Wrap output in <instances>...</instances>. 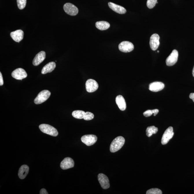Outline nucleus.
Returning a JSON list of instances; mask_svg holds the SVG:
<instances>
[{
	"mask_svg": "<svg viewBox=\"0 0 194 194\" xmlns=\"http://www.w3.org/2000/svg\"><path fill=\"white\" fill-rule=\"evenodd\" d=\"M125 139L122 136H119L114 139L110 146V151L115 152L120 149L125 143Z\"/></svg>",
	"mask_w": 194,
	"mask_h": 194,
	"instance_id": "1",
	"label": "nucleus"
},
{
	"mask_svg": "<svg viewBox=\"0 0 194 194\" xmlns=\"http://www.w3.org/2000/svg\"><path fill=\"white\" fill-rule=\"evenodd\" d=\"M39 127L40 130L42 132L49 135L56 137L58 134V132L57 129L49 124H41L39 125Z\"/></svg>",
	"mask_w": 194,
	"mask_h": 194,
	"instance_id": "2",
	"label": "nucleus"
},
{
	"mask_svg": "<svg viewBox=\"0 0 194 194\" xmlns=\"http://www.w3.org/2000/svg\"><path fill=\"white\" fill-rule=\"evenodd\" d=\"M50 95L51 93L48 90H43L38 94L34 102L35 104H41L48 100Z\"/></svg>",
	"mask_w": 194,
	"mask_h": 194,
	"instance_id": "3",
	"label": "nucleus"
},
{
	"mask_svg": "<svg viewBox=\"0 0 194 194\" xmlns=\"http://www.w3.org/2000/svg\"><path fill=\"white\" fill-rule=\"evenodd\" d=\"M173 128L170 127L167 129L163 134L161 143L162 145H166L168 143L170 139L172 138L174 136Z\"/></svg>",
	"mask_w": 194,
	"mask_h": 194,
	"instance_id": "4",
	"label": "nucleus"
},
{
	"mask_svg": "<svg viewBox=\"0 0 194 194\" xmlns=\"http://www.w3.org/2000/svg\"><path fill=\"white\" fill-rule=\"evenodd\" d=\"M97 136L93 134L85 135L81 138V141L87 146L93 145L97 142Z\"/></svg>",
	"mask_w": 194,
	"mask_h": 194,
	"instance_id": "5",
	"label": "nucleus"
},
{
	"mask_svg": "<svg viewBox=\"0 0 194 194\" xmlns=\"http://www.w3.org/2000/svg\"><path fill=\"white\" fill-rule=\"evenodd\" d=\"M119 49L120 51L124 53H128L134 49V45L132 43L128 41H123L119 44Z\"/></svg>",
	"mask_w": 194,
	"mask_h": 194,
	"instance_id": "6",
	"label": "nucleus"
},
{
	"mask_svg": "<svg viewBox=\"0 0 194 194\" xmlns=\"http://www.w3.org/2000/svg\"><path fill=\"white\" fill-rule=\"evenodd\" d=\"M64 11L67 14L71 16H75L78 14V9L73 4L70 3H66L63 6Z\"/></svg>",
	"mask_w": 194,
	"mask_h": 194,
	"instance_id": "7",
	"label": "nucleus"
},
{
	"mask_svg": "<svg viewBox=\"0 0 194 194\" xmlns=\"http://www.w3.org/2000/svg\"><path fill=\"white\" fill-rule=\"evenodd\" d=\"M178 57V51L176 50H173L166 60L167 66H171L175 64L177 62Z\"/></svg>",
	"mask_w": 194,
	"mask_h": 194,
	"instance_id": "8",
	"label": "nucleus"
},
{
	"mask_svg": "<svg viewBox=\"0 0 194 194\" xmlns=\"http://www.w3.org/2000/svg\"><path fill=\"white\" fill-rule=\"evenodd\" d=\"M99 85L96 81L93 79H88L86 83V88L88 93H93L97 90Z\"/></svg>",
	"mask_w": 194,
	"mask_h": 194,
	"instance_id": "9",
	"label": "nucleus"
},
{
	"mask_svg": "<svg viewBox=\"0 0 194 194\" xmlns=\"http://www.w3.org/2000/svg\"><path fill=\"white\" fill-rule=\"evenodd\" d=\"M12 76L16 80H22L26 78L27 75L24 69L19 68L13 71L12 73Z\"/></svg>",
	"mask_w": 194,
	"mask_h": 194,
	"instance_id": "10",
	"label": "nucleus"
},
{
	"mask_svg": "<svg viewBox=\"0 0 194 194\" xmlns=\"http://www.w3.org/2000/svg\"><path fill=\"white\" fill-rule=\"evenodd\" d=\"M98 180L103 189H107L110 187L109 179L105 174L103 173L99 174L98 175Z\"/></svg>",
	"mask_w": 194,
	"mask_h": 194,
	"instance_id": "11",
	"label": "nucleus"
},
{
	"mask_svg": "<svg viewBox=\"0 0 194 194\" xmlns=\"http://www.w3.org/2000/svg\"><path fill=\"white\" fill-rule=\"evenodd\" d=\"M160 37L158 34H155L150 37L149 45L151 49L155 51L157 49L160 45Z\"/></svg>",
	"mask_w": 194,
	"mask_h": 194,
	"instance_id": "12",
	"label": "nucleus"
},
{
	"mask_svg": "<svg viewBox=\"0 0 194 194\" xmlns=\"http://www.w3.org/2000/svg\"><path fill=\"white\" fill-rule=\"evenodd\" d=\"M74 164L75 163L72 158H66L61 162L60 166L62 169L66 170L73 168Z\"/></svg>",
	"mask_w": 194,
	"mask_h": 194,
	"instance_id": "13",
	"label": "nucleus"
},
{
	"mask_svg": "<svg viewBox=\"0 0 194 194\" xmlns=\"http://www.w3.org/2000/svg\"><path fill=\"white\" fill-rule=\"evenodd\" d=\"M165 87L164 84L160 82H155L149 84V89L150 91L157 92L163 89Z\"/></svg>",
	"mask_w": 194,
	"mask_h": 194,
	"instance_id": "14",
	"label": "nucleus"
},
{
	"mask_svg": "<svg viewBox=\"0 0 194 194\" xmlns=\"http://www.w3.org/2000/svg\"><path fill=\"white\" fill-rule=\"evenodd\" d=\"M10 35L14 41L19 43L23 39L24 36V32L21 29H19L11 32Z\"/></svg>",
	"mask_w": 194,
	"mask_h": 194,
	"instance_id": "15",
	"label": "nucleus"
},
{
	"mask_svg": "<svg viewBox=\"0 0 194 194\" xmlns=\"http://www.w3.org/2000/svg\"><path fill=\"white\" fill-rule=\"evenodd\" d=\"M46 58V53L45 51H41L35 56L34 58L32 63L34 66H38L45 60Z\"/></svg>",
	"mask_w": 194,
	"mask_h": 194,
	"instance_id": "16",
	"label": "nucleus"
},
{
	"mask_svg": "<svg viewBox=\"0 0 194 194\" xmlns=\"http://www.w3.org/2000/svg\"><path fill=\"white\" fill-rule=\"evenodd\" d=\"M108 5L111 9L119 14H123L126 12V10L123 7L121 6L117 5L113 3L110 2L108 3Z\"/></svg>",
	"mask_w": 194,
	"mask_h": 194,
	"instance_id": "17",
	"label": "nucleus"
},
{
	"mask_svg": "<svg viewBox=\"0 0 194 194\" xmlns=\"http://www.w3.org/2000/svg\"><path fill=\"white\" fill-rule=\"evenodd\" d=\"M115 101L119 109L121 111L125 110L126 108V104L123 97L121 95H118L117 96Z\"/></svg>",
	"mask_w": 194,
	"mask_h": 194,
	"instance_id": "18",
	"label": "nucleus"
},
{
	"mask_svg": "<svg viewBox=\"0 0 194 194\" xmlns=\"http://www.w3.org/2000/svg\"><path fill=\"white\" fill-rule=\"evenodd\" d=\"M56 67L54 62H50L44 66L41 70V73L45 74L52 72Z\"/></svg>",
	"mask_w": 194,
	"mask_h": 194,
	"instance_id": "19",
	"label": "nucleus"
},
{
	"mask_svg": "<svg viewBox=\"0 0 194 194\" xmlns=\"http://www.w3.org/2000/svg\"><path fill=\"white\" fill-rule=\"evenodd\" d=\"M29 168L27 165H22L19 170L18 176L20 179H24L29 173Z\"/></svg>",
	"mask_w": 194,
	"mask_h": 194,
	"instance_id": "20",
	"label": "nucleus"
},
{
	"mask_svg": "<svg viewBox=\"0 0 194 194\" xmlns=\"http://www.w3.org/2000/svg\"><path fill=\"white\" fill-rule=\"evenodd\" d=\"M96 27L100 30H105L108 29L110 25L108 22L105 21H101L96 23Z\"/></svg>",
	"mask_w": 194,
	"mask_h": 194,
	"instance_id": "21",
	"label": "nucleus"
},
{
	"mask_svg": "<svg viewBox=\"0 0 194 194\" xmlns=\"http://www.w3.org/2000/svg\"><path fill=\"white\" fill-rule=\"evenodd\" d=\"M158 131V128L154 126L148 127L146 130V135L148 137H150L152 135V134H156Z\"/></svg>",
	"mask_w": 194,
	"mask_h": 194,
	"instance_id": "22",
	"label": "nucleus"
},
{
	"mask_svg": "<svg viewBox=\"0 0 194 194\" xmlns=\"http://www.w3.org/2000/svg\"><path fill=\"white\" fill-rule=\"evenodd\" d=\"M85 112L82 110H75L73 111L72 113V116L73 117L78 119H84V117Z\"/></svg>",
	"mask_w": 194,
	"mask_h": 194,
	"instance_id": "23",
	"label": "nucleus"
},
{
	"mask_svg": "<svg viewBox=\"0 0 194 194\" xmlns=\"http://www.w3.org/2000/svg\"><path fill=\"white\" fill-rule=\"evenodd\" d=\"M158 112L159 110L158 109L149 110L143 112V114L146 117L151 116L152 114H154V116H155L158 113Z\"/></svg>",
	"mask_w": 194,
	"mask_h": 194,
	"instance_id": "24",
	"label": "nucleus"
},
{
	"mask_svg": "<svg viewBox=\"0 0 194 194\" xmlns=\"http://www.w3.org/2000/svg\"><path fill=\"white\" fill-rule=\"evenodd\" d=\"M18 7L19 9L23 10L25 8L26 4V0H17Z\"/></svg>",
	"mask_w": 194,
	"mask_h": 194,
	"instance_id": "25",
	"label": "nucleus"
},
{
	"mask_svg": "<svg viewBox=\"0 0 194 194\" xmlns=\"http://www.w3.org/2000/svg\"><path fill=\"white\" fill-rule=\"evenodd\" d=\"M147 194H162V192L158 189H149L146 192Z\"/></svg>",
	"mask_w": 194,
	"mask_h": 194,
	"instance_id": "26",
	"label": "nucleus"
},
{
	"mask_svg": "<svg viewBox=\"0 0 194 194\" xmlns=\"http://www.w3.org/2000/svg\"><path fill=\"white\" fill-rule=\"evenodd\" d=\"M94 114L90 112H85L84 117V119L86 121H90L94 118Z\"/></svg>",
	"mask_w": 194,
	"mask_h": 194,
	"instance_id": "27",
	"label": "nucleus"
},
{
	"mask_svg": "<svg viewBox=\"0 0 194 194\" xmlns=\"http://www.w3.org/2000/svg\"><path fill=\"white\" fill-rule=\"evenodd\" d=\"M157 2V0H147V5L148 8L152 9L156 5Z\"/></svg>",
	"mask_w": 194,
	"mask_h": 194,
	"instance_id": "28",
	"label": "nucleus"
},
{
	"mask_svg": "<svg viewBox=\"0 0 194 194\" xmlns=\"http://www.w3.org/2000/svg\"><path fill=\"white\" fill-rule=\"evenodd\" d=\"M3 80L2 74H1V72H0V85L2 86L3 85Z\"/></svg>",
	"mask_w": 194,
	"mask_h": 194,
	"instance_id": "29",
	"label": "nucleus"
},
{
	"mask_svg": "<svg viewBox=\"0 0 194 194\" xmlns=\"http://www.w3.org/2000/svg\"><path fill=\"white\" fill-rule=\"evenodd\" d=\"M40 194H48V192L46 190V189H41L40 191Z\"/></svg>",
	"mask_w": 194,
	"mask_h": 194,
	"instance_id": "30",
	"label": "nucleus"
},
{
	"mask_svg": "<svg viewBox=\"0 0 194 194\" xmlns=\"http://www.w3.org/2000/svg\"><path fill=\"white\" fill-rule=\"evenodd\" d=\"M189 98L192 99L194 102V93H192L190 94V95H189Z\"/></svg>",
	"mask_w": 194,
	"mask_h": 194,
	"instance_id": "31",
	"label": "nucleus"
},
{
	"mask_svg": "<svg viewBox=\"0 0 194 194\" xmlns=\"http://www.w3.org/2000/svg\"><path fill=\"white\" fill-rule=\"evenodd\" d=\"M192 75H193V76L194 77V66L193 68V70H192Z\"/></svg>",
	"mask_w": 194,
	"mask_h": 194,
	"instance_id": "32",
	"label": "nucleus"
},
{
	"mask_svg": "<svg viewBox=\"0 0 194 194\" xmlns=\"http://www.w3.org/2000/svg\"><path fill=\"white\" fill-rule=\"evenodd\" d=\"M157 52H158V53H159V51H157Z\"/></svg>",
	"mask_w": 194,
	"mask_h": 194,
	"instance_id": "33",
	"label": "nucleus"
}]
</instances>
